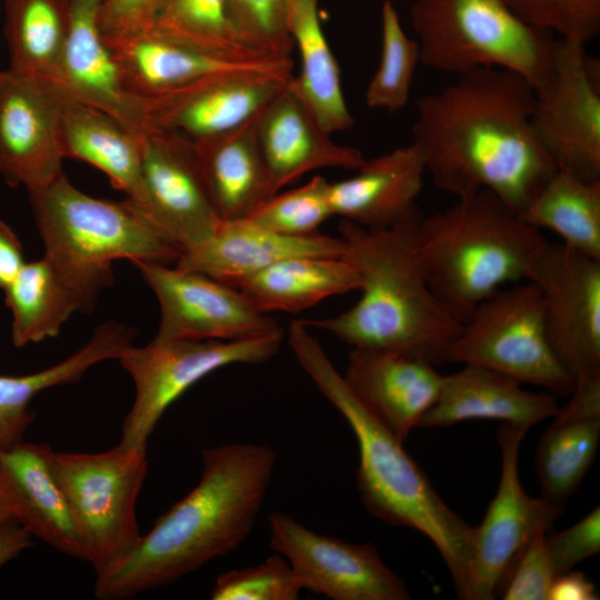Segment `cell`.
I'll return each instance as SVG.
<instances>
[{
  "instance_id": "obj_9",
  "label": "cell",
  "mask_w": 600,
  "mask_h": 600,
  "mask_svg": "<svg viewBox=\"0 0 600 600\" xmlns=\"http://www.w3.org/2000/svg\"><path fill=\"white\" fill-rule=\"evenodd\" d=\"M447 362L481 364L562 397L576 386L552 352L541 296L529 280L480 302L462 323Z\"/></svg>"
},
{
  "instance_id": "obj_3",
  "label": "cell",
  "mask_w": 600,
  "mask_h": 600,
  "mask_svg": "<svg viewBox=\"0 0 600 600\" xmlns=\"http://www.w3.org/2000/svg\"><path fill=\"white\" fill-rule=\"evenodd\" d=\"M422 216L417 203L388 227L367 228L342 219L341 258L359 274L361 296L339 314L304 323L352 348L404 350L433 364L447 362L462 323L444 309L424 274L417 247Z\"/></svg>"
},
{
  "instance_id": "obj_8",
  "label": "cell",
  "mask_w": 600,
  "mask_h": 600,
  "mask_svg": "<svg viewBox=\"0 0 600 600\" xmlns=\"http://www.w3.org/2000/svg\"><path fill=\"white\" fill-rule=\"evenodd\" d=\"M86 561L96 574L128 554L141 533L136 507L148 473L147 449L120 444L97 453L51 451Z\"/></svg>"
},
{
  "instance_id": "obj_41",
  "label": "cell",
  "mask_w": 600,
  "mask_h": 600,
  "mask_svg": "<svg viewBox=\"0 0 600 600\" xmlns=\"http://www.w3.org/2000/svg\"><path fill=\"white\" fill-rule=\"evenodd\" d=\"M529 26L587 44L600 32V0H506Z\"/></svg>"
},
{
  "instance_id": "obj_23",
  "label": "cell",
  "mask_w": 600,
  "mask_h": 600,
  "mask_svg": "<svg viewBox=\"0 0 600 600\" xmlns=\"http://www.w3.org/2000/svg\"><path fill=\"white\" fill-rule=\"evenodd\" d=\"M257 134L277 192L313 170H357L366 160L358 148L336 143L322 129L294 76L259 113Z\"/></svg>"
},
{
  "instance_id": "obj_40",
  "label": "cell",
  "mask_w": 600,
  "mask_h": 600,
  "mask_svg": "<svg viewBox=\"0 0 600 600\" xmlns=\"http://www.w3.org/2000/svg\"><path fill=\"white\" fill-rule=\"evenodd\" d=\"M302 588L291 566L281 554L269 556L257 566L221 573L212 600H296Z\"/></svg>"
},
{
  "instance_id": "obj_18",
  "label": "cell",
  "mask_w": 600,
  "mask_h": 600,
  "mask_svg": "<svg viewBox=\"0 0 600 600\" xmlns=\"http://www.w3.org/2000/svg\"><path fill=\"white\" fill-rule=\"evenodd\" d=\"M64 98L54 89L20 78L8 69L0 84V177L27 191L50 184L63 173Z\"/></svg>"
},
{
  "instance_id": "obj_39",
  "label": "cell",
  "mask_w": 600,
  "mask_h": 600,
  "mask_svg": "<svg viewBox=\"0 0 600 600\" xmlns=\"http://www.w3.org/2000/svg\"><path fill=\"white\" fill-rule=\"evenodd\" d=\"M229 14L242 42L254 52L292 59L288 29L290 0H228Z\"/></svg>"
},
{
  "instance_id": "obj_43",
  "label": "cell",
  "mask_w": 600,
  "mask_h": 600,
  "mask_svg": "<svg viewBox=\"0 0 600 600\" xmlns=\"http://www.w3.org/2000/svg\"><path fill=\"white\" fill-rule=\"evenodd\" d=\"M544 542L556 576L572 570L600 551V508L597 506L572 527L544 533Z\"/></svg>"
},
{
  "instance_id": "obj_34",
  "label": "cell",
  "mask_w": 600,
  "mask_h": 600,
  "mask_svg": "<svg viewBox=\"0 0 600 600\" xmlns=\"http://www.w3.org/2000/svg\"><path fill=\"white\" fill-rule=\"evenodd\" d=\"M288 29L298 47L301 70L294 82L322 129L332 134L354 119L341 87L340 69L319 19V0H290Z\"/></svg>"
},
{
  "instance_id": "obj_21",
  "label": "cell",
  "mask_w": 600,
  "mask_h": 600,
  "mask_svg": "<svg viewBox=\"0 0 600 600\" xmlns=\"http://www.w3.org/2000/svg\"><path fill=\"white\" fill-rule=\"evenodd\" d=\"M112 281L113 274L86 271L46 252L26 262L3 290L13 344L24 347L58 336L73 313L91 311Z\"/></svg>"
},
{
  "instance_id": "obj_22",
  "label": "cell",
  "mask_w": 600,
  "mask_h": 600,
  "mask_svg": "<svg viewBox=\"0 0 600 600\" xmlns=\"http://www.w3.org/2000/svg\"><path fill=\"white\" fill-rule=\"evenodd\" d=\"M102 0H71V23L61 58L56 91L147 132L144 102L123 81L112 50L98 24Z\"/></svg>"
},
{
  "instance_id": "obj_15",
  "label": "cell",
  "mask_w": 600,
  "mask_h": 600,
  "mask_svg": "<svg viewBox=\"0 0 600 600\" xmlns=\"http://www.w3.org/2000/svg\"><path fill=\"white\" fill-rule=\"evenodd\" d=\"M136 266L160 304L154 340H238L281 331L236 287L176 266Z\"/></svg>"
},
{
  "instance_id": "obj_30",
  "label": "cell",
  "mask_w": 600,
  "mask_h": 600,
  "mask_svg": "<svg viewBox=\"0 0 600 600\" xmlns=\"http://www.w3.org/2000/svg\"><path fill=\"white\" fill-rule=\"evenodd\" d=\"M134 339V330L116 321L99 326L91 338L63 361L23 376H0V447L23 441L34 414L31 400L41 391L78 381L91 367L117 359Z\"/></svg>"
},
{
  "instance_id": "obj_31",
  "label": "cell",
  "mask_w": 600,
  "mask_h": 600,
  "mask_svg": "<svg viewBox=\"0 0 600 600\" xmlns=\"http://www.w3.org/2000/svg\"><path fill=\"white\" fill-rule=\"evenodd\" d=\"M236 288L263 313L299 312L331 296L359 290L360 278L341 257L300 256L278 261Z\"/></svg>"
},
{
  "instance_id": "obj_32",
  "label": "cell",
  "mask_w": 600,
  "mask_h": 600,
  "mask_svg": "<svg viewBox=\"0 0 600 600\" xmlns=\"http://www.w3.org/2000/svg\"><path fill=\"white\" fill-rule=\"evenodd\" d=\"M61 121L66 157L99 169L114 188L126 193V198H134L140 180L144 132L67 99L63 100Z\"/></svg>"
},
{
  "instance_id": "obj_2",
  "label": "cell",
  "mask_w": 600,
  "mask_h": 600,
  "mask_svg": "<svg viewBox=\"0 0 600 600\" xmlns=\"http://www.w3.org/2000/svg\"><path fill=\"white\" fill-rule=\"evenodd\" d=\"M198 484L134 548L97 573L101 600L169 584L240 547L252 531L277 464L272 447L226 443L204 449Z\"/></svg>"
},
{
  "instance_id": "obj_48",
  "label": "cell",
  "mask_w": 600,
  "mask_h": 600,
  "mask_svg": "<svg viewBox=\"0 0 600 600\" xmlns=\"http://www.w3.org/2000/svg\"><path fill=\"white\" fill-rule=\"evenodd\" d=\"M12 519L13 518L10 516V513L7 511V509L0 501V523L12 520Z\"/></svg>"
},
{
  "instance_id": "obj_45",
  "label": "cell",
  "mask_w": 600,
  "mask_h": 600,
  "mask_svg": "<svg viewBox=\"0 0 600 600\" xmlns=\"http://www.w3.org/2000/svg\"><path fill=\"white\" fill-rule=\"evenodd\" d=\"M27 261L16 232L0 220V290H4Z\"/></svg>"
},
{
  "instance_id": "obj_38",
  "label": "cell",
  "mask_w": 600,
  "mask_h": 600,
  "mask_svg": "<svg viewBox=\"0 0 600 600\" xmlns=\"http://www.w3.org/2000/svg\"><path fill=\"white\" fill-rule=\"evenodd\" d=\"M333 216L329 181L316 176L301 187L277 192L248 220L280 234L301 237L318 232V228Z\"/></svg>"
},
{
  "instance_id": "obj_13",
  "label": "cell",
  "mask_w": 600,
  "mask_h": 600,
  "mask_svg": "<svg viewBox=\"0 0 600 600\" xmlns=\"http://www.w3.org/2000/svg\"><path fill=\"white\" fill-rule=\"evenodd\" d=\"M529 428L503 422L497 432L501 451L498 490L482 522L474 527L469 577L463 600L494 599L517 558L538 532L551 530L562 508L532 498L522 488L518 456Z\"/></svg>"
},
{
  "instance_id": "obj_6",
  "label": "cell",
  "mask_w": 600,
  "mask_h": 600,
  "mask_svg": "<svg viewBox=\"0 0 600 600\" xmlns=\"http://www.w3.org/2000/svg\"><path fill=\"white\" fill-rule=\"evenodd\" d=\"M421 63L461 74L496 67L539 89L549 78L558 38L526 23L506 0H413Z\"/></svg>"
},
{
  "instance_id": "obj_36",
  "label": "cell",
  "mask_w": 600,
  "mask_h": 600,
  "mask_svg": "<svg viewBox=\"0 0 600 600\" xmlns=\"http://www.w3.org/2000/svg\"><path fill=\"white\" fill-rule=\"evenodd\" d=\"M152 27L211 53L241 61L278 60L248 48L234 30L228 0H160Z\"/></svg>"
},
{
  "instance_id": "obj_29",
  "label": "cell",
  "mask_w": 600,
  "mask_h": 600,
  "mask_svg": "<svg viewBox=\"0 0 600 600\" xmlns=\"http://www.w3.org/2000/svg\"><path fill=\"white\" fill-rule=\"evenodd\" d=\"M258 116L224 133L192 140L221 221L248 219L277 193L258 140Z\"/></svg>"
},
{
  "instance_id": "obj_49",
  "label": "cell",
  "mask_w": 600,
  "mask_h": 600,
  "mask_svg": "<svg viewBox=\"0 0 600 600\" xmlns=\"http://www.w3.org/2000/svg\"><path fill=\"white\" fill-rule=\"evenodd\" d=\"M2 76H3V70L0 69V84H1Z\"/></svg>"
},
{
  "instance_id": "obj_10",
  "label": "cell",
  "mask_w": 600,
  "mask_h": 600,
  "mask_svg": "<svg viewBox=\"0 0 600 600\" xmlns=\"http://www.w3.org/2000/svg\"><path fill=\"white\" fill-rule=\"evenodd\" d=\"M283 332L238 340H168L127 347L118 357L134 384L120 446L147 449L166 410L194 383L230 364H260L280 350Z\"/></svg>"
},
{
  "instance_id": "obj_25",
  "label": "cell",
  "mask_w": 600,
  "mask_h": 600,
  "mask_svg": "<svg viewBox=\"0 0 600 600\" xmlns=\"http://www.w3.org/2000/svg\"><path fill=\"white\" fill-rule=\"evenodd\" d=\"M107 44L113 52L126 87L142 101L222 71L293 66L292 59H229L180 41L153 27Z\"/></svg>"
},
{
  "instance_id": "obj_19",
  "label": "cell",
  "mask_w": 600,
  "mask_h": 600,
  "mask_svg": "<svg viewBox=\"0 0 600 600\" xmlns=\"http://www.w3.org/2000/svg\"><path fill=\"white\" fill-rule=\"evenodd\" d=\"M434 366L404 350L352 348L342 376L364 406L403 442L439 397L443 376Z\"/></svg>"
},
{
  "instance_id": "obj_7",
  "label": "cell",
  "mask_w": 600,
  "mask_h": 600,
  "mask_svg": "<svg viewBox=\"0 0 600 600\" xmlns=\"http://www.w3.org/2000/svg\"><path fill=\"white\" fill-rule=\"evenodd\" d=\"M28 193L44 252L79 269L112 274L116 260L167 264L182 252L133 201L91 197L64 173Z\"/></svg>"
},
{
  "instance_id": "obj_37",
  "label": "cell",
  "mask_w": 600,
  "mask_h": 600,
  "mask_svg": "<svg viewBox=\"0 0 600 600\" xmlns=\"http://www.w3.org/2000/svg\"><path fill=\"white\" fill-rule=\"evenodd\" d=\"M419 63L418 41L407 36L393 3L384 0L381 7L380 59L366 90V104L389 112L403 109Z\"/></svg>"
},
{
  "instance_id": "obj_4",
  "label": "cell",
  "mask_w": 600,
  "mask_h": 600,
  "mask_svg": "<svg viewBox=\"0 0 600 600\" xmlns=\"http://www.w3.org/2000/svg\"><path fill=\"white\" fill-rule=\"evenodd\" d=\"M288 343L300 367L349 423L358 442L357 486L370 514L424 534L438 549L463 599L474 527L452 511L402 443L347 384L302 320L289 326Z\"/></svg>"
},
{
  "instance_id": "obj_42",
  "label": "cell",
  "mask_w": 600,
  "mask_h": 600,
  "mask_svg": "<svg viewBox=\"0 0 600 600\" xmlns=\"http://www.w3.org/2000/svg\"><path fill=\"white\" fill-rule=\"evenodd\" d=\"M544 533L526 544L506 578L499 594L504 600H548L556 573L547 551Z\"/></svg>"
},
{
  "instance_id": "obj_24",
  "label": "cell",
  "mask_w": 600,
  "mask_h": 600,
  "mask_svg": "<svg viewBox=\"0 0 600 600\" xmlns=\"http://www.w3.org/2000/svg\"><path fill=\"white\" fill-rule=\"evenodd\" d=\"M343 251L340 237L320 232L284 236L243 219L221 221L212 236L183 250L176 267L236 287L242 279L287 258L341 257Z\"/></svg>"
},
{
  "instance_id": "obj_46",
  "label": "cell",
  "mask_w": 600,
  "mask_h": 600,
  "mask_svg": "<svg viewBox=\"0 0 600 600\" xmlns=\"http://www.w3.org/2000/svg\"><path fill=\"white\" fill-rule=\"evenodd\" d=\"M596 586L579 571H567L556 576L548 600H597Z\"/></svg>"
},
{
  "instance_id": "obj_33",
  "label": "cell",
  "mask_w": 600,
  "mask_h": 600,
  "mask_svg": "<svg viewBox=\"0 0 600 600\" xmlns=\"http://www.w3.org/2000/svg\"><path fill=\"white\" fill-rule=\"evenodd\" d=\"M71 23V0H4L8 70L56 90Z\"/></svg>"
},
{
  "instance_id": "obj_47",
  "label": "cell",
  "mask_w": 600,
  "mask_h": 600,
  "mask_svg": "<svg viewBox=\"0 0 600 600\" xmlns=\"http://www.w3.org/2000/svg\"><path fill=\"white\" fill-rule=\"evenodd\" d=\"M32 536L16 520L0 523V568L32 546Z\"/></svg>"
},
{
  "instance_id": "obj_11",
  "label": "cell",
  "mask_w": 600,
  "mask_h": 600,
  "mask_svg": "<svg viewBox=\"0 0 600 600\" xmlns=\"http://www.w3.org/2000/svg\"><path fill=\"white\" fill-rule=\"evenodd\" d=\"M584 47L558 38L550 76L534 90L530 120L557 169L599 180L600 66Z\"/></svg>"
},
{
  "instance_id": "obj_44",
  "label": "cell",
  "mask_w": 600,
  "mask_h": 600,
  "mask_svg": "<svg viewBox=\"0 0 600 600\" xmlns=\"http://www.w3.org/2000/svg\"><path fill=\"white\" fill-rule=\"evenodd\" d=\"M159 2L160 0H102L98 24L104 41L113 43L151 28Z\"/></svg>"
},
{
  "instance_id": "obj_27",
  "label": "cell",
  "mask_w": 600,
  "mask_h": 600,
  "mask_svg": "<svg viewBox=\"0 0 600 600\" xmlns=\"http://www.w3.org/2000/svg\"><path fill=\"white\" fill-rule=\"evenodd\" d=\"M536 451L541 498L563 508L592 464L600 440V374L576 381Z\"/></svg>"
},
{
  "instance_id": "obj_35",
  "label": "cell",
  "mask_w": 600,
  "mask_h": 600,
  "mask_svg": "<svg viewBox=\"0 0 600 600\" xmlns=\"http://www.w3.org/2000/svg\"><path fill=\"white\" fill-rule=\"evenodd\" d=\"M518 216L531 228L554 232L566 247L600 260V179L584 180L557 169Z\"/></svg>"
},
{
  "instance_id": "obj_17",
  "label": "cell",
  "mask_w": 600,
  "mask_h": 600,
  "mask_svg": "<svg viewBox=\"0 0 600 600\" xmlns=\"http://www.w3.org/2000/svg\"><path fill=\"white\" fill-rule=\"evenodd\" d=\"M293 66L222 71L143 100L146 129L199 140L233 130L257 117L286 86Z\"/></svg>"
},
{
  "instance_id": "obj_1",
  "label": "cell",
  "mask_w": 600,
  "mask_h": 600,
  "mask_svg": "<svg viewBox=\"0 0 600 600\" xmlns=\"http://www.w3.org/2000/svg\"><path fill=\"white\" fill-rule=\"evenodd\" d=\"M534 90L483 67L416 101L412 141L433 183L456 198L488 190L521 212L557 170L531 126Z\"/></svg>"
},
{
  "instance_id": "obj_12",
  "label": "cell",
  "mask_w": 600,
  "mask_h": 600,
  "mask_svg": "<svg viewBox=\"0 0 600 600\" xmlns=\"http://www.w3.org/2000/svg\"><path fill=\"white\" fill-rule=\"evenodd\" d=\"M540 292L549 344L574 381L600 374V260L546 240L526 276Z\"/></svg>"
},
{
  "instance_id": "obj_16",
  "label": "cell",
  "mask_w": 600,
  "mask_h": 600,
  "mask_svg": "<svg viewBox=\"0 0 600 600\" xmlns=\"http://www.w3.org/2000/svg\"><path fill=\"white\" fill-rule=\"evenodd\" d=\"M130 200L182 251L208 239L221 223L193 142L178 132H144L139 187Z\"/></svg>"
},
{
  "instance_id": "obj_14",
  "label": "cell",
  "mask_w": 600,
  "mask_h": 600,
  "mask_svg": "<svg viewBox=\"0 0 600 600\" xmlns=\"http://www.w3.org/2000/svg\"><path fill=\"white\" fill-rule=\"evenodd\" d=\"M270 547L291 566L302 590L332 600H408L404 581L387 567L372 543L318 533L289 514L268 518Z\"/></svg>"
},
{
  "instance_id": "obj_20",
  "label": "cell",
  "mask_w": 600,
  "mask_h": 600,
  "mask_svg": "<svg viewBox=\"0 0 600 600\" xmlns=\"http://www.w3.org/2000/svg\"><path fill=\"white\" fill-rule=\"evenodd\" d=\"M47 443L0 447V501L32 537L86 561L83 544Z\"/></svg>"
},
{
  "instance_id": "obj_5",
  "label": "cell",
  "mask_w": 600,
  "mask_h": 600,
  "mask_svg": "<svg viewBox=\"0 0 600 600\" xmlns=\"http://www.w3.org/2000/svg\"><path fill=\"white\" fill-rule=\"evenodd\" d=\"M544 241L497 196L480 190L422 216L417 247L434 296L463 323L484 299L526 280Z\"/></svg>"
},
{
  "instance_id": "obj_28",
  "label": "cell",
  "mask_w": 600,
  "mask_h": 600,
  "mask_svg": "<svg viewBox=\"0 0 600 600\" xmlns=\"http://www.w3.org/2000/svg\"><path fill=\"white\" fill-rule=\"evenodd\" d=\"M424 174L413 142L366 159L353 177L329 182L333 214L367 228L391 226L417 204Z\"/></svg>"
},
{
  "instance_id": "obj_26",
  "label": "cell",
  "mask_w": 600,
  "mask_h": 600,
  "mask_svg": "<svg viewBox=\"0 0 600 600\" xmlns=\"http://www.w3.org/2000/svg\"><path fill=\"white\" fill-rule=\"evenodd\" d=\"M559 409L550 392H530L522 383L491 368L463 363L443 376L439 397L418 427H449L466 420L492 419L530 428Z\"/></svg>"
}]
</instances>
